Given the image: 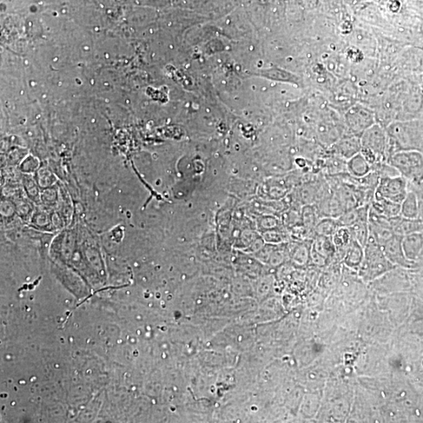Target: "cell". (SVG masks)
Masks as SVG:
<instances>
[{
    "label": "cell",
    "mask_w": 423,
    "mask_h": 423,
    "mask_svg": "<svg viewBox=\"0 0 423 423\" xmlns=\"http://www.w3.org/2000/svg\"><path fill=\"white\" fill-rule=\"evenodd\" d=\"M361 155L373 168L389 157L388 136L381 125L375 124L361 137Z\"/></svg>",
    "instance_id": "cell-2"
},
{
    "label": "cell",
    "mask_w": 423,
    "mask_h": 423,
    "mask_svg": "<svg viewBox=\"0 0 423 423\" xmlns=\"http://www.w3.org/2000/svg\"><path fill=\"white\" fill-rule=\"evenodd\" d=\"M347 174L350 176L362 179L371 174L373 168L361 153L356 155L347 162Z\"/></svg>",
    "instance_id": "cell-10"
},
{
    "label": "cell",
    "mask_w": 423,
    "mask_h": 423,
    "mask_svg": "<svg viewBox=\"0 0 423 423\" xmlns=\"http://www.w3.org/2000/svg\"><path fill=\"white\" fill-rule=\"evenodd\" d=\"M391 222L394 233L401 236H405L423 231V218L419 217L415 219H408L401 215L391 218Z\"/></svg>",
    "instance_id": "cell-9"
},
{
    "label": "cell",
    "mask_w": 423,
    "mask_h": 423,
    "mask_svg": "<svg viewBox=\"0 0 423 423\" xmlns=\"http://www.w3.org/2000/svg\"><path fill=\"white\" fill-rule=\"evenodd\" d=\"M352 233L353 239L365 248L370 236V229L368 221H361L348 228Z\"/></svg>",
    "instance_id": "cell-16"
},
{
    "label": "cell",
    "mask_w": 423,
    "mask_h": 423,
    "mask_svg": "<svg viewBox=\"0 0 423 423\" xmlns=\"http://www.w3.org/2000/svg\"><path fill=\"white\" fill-rule=\"evenodd\" d=\"M365 255V249L356 240H353L346 248L345 263L349 268L359 270Z\"/></svg>",
    "instance_id": "cell-12"
},
{
    "label": "cell",
    "mask_w": 423,
    "mask_h": 423,
    "mask_svg": "<svg viewBox=\"0 0 423 423\" xmlns=\"http://www.w3.org/2000/svg\"><path fill=\"white\" fill-rule=\"evenodd\" d=\"M423 246V231L403 236L402 247L406 257L411 259L419 252Z\"/></svg>",
    "instance_id": "cell-14"
},
{
    "label": "cell",
    "mask_w": 423,
    "mask_h": 423,
    "mask_svg": "<svg viewBox=\"0 0 423 423\" xmlns=\"http://www.w3.org/2000/svg\"><path fill=\"white\" fill-rule=\"evenodd\" d=\"M370 207L382 216L389 219L398 216L401 214V204L396 203L382 197H374Z\"/></svg>",
    "instance_id": "cell-13"
},
{
    "label": "cell",
    "mask_w": 423,
    "mask_h": 423,
    "mask_svg": "<svg viewBox=\"0 0 423 423\" xmlns=\"http://www.w3.org/2000/svg\"><path fill=\"white\" fill-rule=\"evenodd\" d=\"M340 224L337 218L324 217L319 223H317L316 230L320 236L333 237L335 231L340 228Z\"/></svg>",
    "instance_id": "cell-17"
},
{
    "label": "cell",
    "mask_w": 423,
    "mask_h": 423,
    "mask_svg": "<svg viewBox=\"0 0 423 423\" xmlns=\"http://www.w3.org/2000/svg\"><path fill=\"white\" fill-rule=\"evenodd\" d=\"M387 133L389 157L401 151H418L423 153L422 122L408 120L393 123L387 127Z\"/></svg>",
    "instance_id": "cell-1"
},
{
    "label": "cell",
    "mask_w": 423,
    "mask_h": 423,
    "mask_svg": "<svg viewBox=\"0 0 423 423\" xmlns=\"http://www.w3.org/2000/svg\"><path fill=\"white\" fill-rule=\"evenodd\" d=\"M347 162L342 158L334 155L327 160L326 169L330 175L343 174V173H347Z\"/></svg>",
    "instance_id": "cell-19"
},
{
    "label": "cell",
    "mask_w": 423,
    "mask_h": 423,
    "mask_svg": "<svg viewBox=\"0 0 423 423\" xmlns=\"http://www.w3.org/2000/svg\"><path fill=\"white\" fill-rule=\"evenodd\" d=\"M408 191V181L401 175L381 177L375 188L374 197L401 204Z\"/></svg>",
    "instance_id": "cell-5"
},
{
    "label": "cell",
    "mask_w": 423,
    "mask_h": 423,
    "mask_svg": "<svg viewBox=\"0 0 423 423\" xmlns=\"http://www.w3.org/2000/svg\"><path fill=\"white\" fill-rule=\"evenodd\" d=\"M333 241L337 249H346L349 243L352 242L353 236L348 228L340 227L335 231L332 237Z\"/></svg>",
    "instance_id": "cell-18"
},
{
    "label": "cell",
    "mask_w": 423,
    "mask_h": 423,
    "mask_svg": "<svg viewBox=\"0 0 423 423\" xmlns=\"http://www.w3.org/2000/svg\"><path fill=\"white\" fill-rule=\"evenodd\" d=\"M346 123L352 135L361 137L375 124V118L368 109L354 108L347 112Z\"/></svg>",
    "instance_id": "cell-6"
},
{
    "label": "cell",
    "mask_w": 423,
    "mask_h": 423,
    "mask_svg": "<svg viewBox=\"0 0 423 423\" xmlns=\"http://www.w3.org/2000/svg\"><path fill=\"white\" fill-rule=\"evenodd\" d=\"M402 217L408 219H415L420 216V201L417 193L413 190H408V194L401 204V214Z\"/></svg>",
    "instance_id": "cell-11"
},
{
    "label": "cell",
    "mask_w": 423,
    "mask_h": 423,
    "mask_svg": "<svg viewBox=\"0 0 423 423\" xmlns=\"http://www.w3.org/2000/svg\"><path fill=\"white\" fill-rule=\"evenodd\" d=\"M402 239L403 236L394 234L382 246L387 259L394 265V264H400V265L408 264V260L402 247Z\"/></svg>",
    "instance_id": "cell-8"
},
{
    "label": "cell",
    "mask_w": 423,
    "mask_h": 423,
    "mask_svg": "<svg viewBox=\"0 0 423 423\" xmlns=\"http://www.w3.org/2000/svg\"><path fill=\"white\" fill-rule=\"evenodd\" d=\"M333 148L334 155L348 161L352 157L361 153V137L354 135L343 137L333 145Z\"/></svg>",
    "instance_id": "cell-7"
},
{
    "label": "cell",
    "mask_w": 423,
    "mask_h": 423,
    "mask_svg": "<svg viewBox=\"0 0 423 423\" xmlns=\"http://www.w3.org/2000/svg\"><path fill=\"white\" fill-rule=\"evenodd\" d=\"M314 250L328 261L336 252L332 237L319 235L315 242Z\"/></svg>",
    "instance_id": "cell-15"
},
{
    "label": "cell",
    "mask_w": 423,
    "mask_h": 423,
    "mask_svg": "<svg viewBox=\"0 0 423 423\" xmlns=\"http://www.w3.org/2000/svg\"><path fill=\"white\" fill-rule=\"evenodd\" d=\"M363 249L365 255L359 270L363 280L373 281L394 268V264L387 259L382 247L371 235Z\"/></svg>",
    "instance_id": "cell-3"
},
{
    "label": "cell",
    "mask_w": 423,
    "mask_h": 423,
    "mask_svg": "<svg viewBox=\"0 0 423 423\" xmlns=\"http://www.w3.org/2000/svg\"><path fill=\"white\" fill-rule=\"evenodd\" d=\"M398 173L415 185L423 183V153L418 151L395 152L387 161Z\"/></svg>",
    "instance_id": "cell-4"
}]
</instances>
